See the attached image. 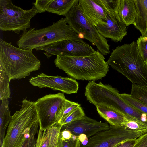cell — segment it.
Wrapping results in <instances>:
<instances>
[{"instance_id":"1","label":"cell","mask_w":147,"mask_h":147,"mask_svg":"<svg viewBox=\"0 0 147 147\" xmlns=\"http://www.w3.org/2000/svg\"><path fill=\"white\" fill-rule=\"evenodd\" d=\"M105 59L97 50L87 56L58 55L54 63L56 67L75 79L95 81L105 77L109 71V66Z\"/></svg>"},{"instance_id":"2","label":"cell","mask_w":147,"mask_h":147,"mask_svg":"<svg viewBox=\"0 0 147 147\" xmlns=\"http://www.w3.org/2000/svg\"><path fill=\"white\" fill-rule=\"evenodd\" d=\"M112 50L107 64L132 84L147 86V65L138 51L136 41L118 46Z\"/></svg>"},{"instance_id":"3","label":"cell","mask_w":147,"mask_h":147,"mask_svg":"<svg viewBox=\"0 0 147 147\" xmlns=\"http://www.w3.org/2000/svg\"><path fill=\"white\" fill-rule=\"evenodd\" d=\"M82 39L68 24L66 18H62L46 27L32 28L23 31L16 43L20 49L32 50L59 41Z\"/></svg>"},{"instance_id":"4","label":"cell","mask_w":147,"mask_h":147,"mask_svg":"<svg viewBox=\"0 0 147 147\" xmlns=\"http://www.w3.org/2000/svg\"><path fill=\"white\" fill-rule=\"evenodd\" d=\"M32 50L16 47L2 39H0V66L10 79H20L39 69L40 60Z\"/></svg>"},{"instance_id":"5","label":"cell","mask_w":147,"mask_h":147,"mask_svg":"<svg viewBox=\"0 0 147 147\" xmlns=\"http://www.w3.org/2000/svg\"><path fill=\"white\" fill-rule=\"evenodd\" d=\"M39 121L34 102L24 99L19 111L12 116L2 147H21L30 135L32 128Z\"/></svg>"},{"instance_id":"6","label":"cell","mask_w":147,"mask_h":147,"mask_svg":"<svg viewBox=\"0 0 147 147\" xmlns=\"http://www.w3.org/2000/svg\"><path fill=\"white\" fill-rule=\"evenodd\" d=\"M38 12L33 6L24 10L14 5L11 0H0V29L19 34L30 27V20Z\"/></svg>"},{"instance_id":"7","label":"cell","mask_w":147,"mask_h":147,"mask_svg":"<svg viewBox=\"0 0 147 147\" xmlns=\"http://www.w3.org/2000/svg\"><path fill=\"white\" fill-rule=\"evenodd\" d=\"M78 1L77 0L69 12L65 16L67 24L80 36V34L82 35V39L87 40L96 46L103 55L109 54L110 45L107 40L84 17L78 7Z\"/></svg>"},{"instance_id":"8","label":"cell","mask_w":147,"mask_h":147,"mask_svg":"<svg viewBox=\"0 0 147 147\" xmlns=\"http://www.w3.org/2000/svg\"><path fill=\"white\" fill-rule=\"evenodd\" d=\"M87 100L95 106L103 105L117 110L125 114L130 105L119 96L118 90L109 84L89 82L85 88Z\"/></svg>"},{"instance_id":"9","label":"cell","mask_w":147,"mask_h":147,"mask_svg":"<svg viewBox=\"0 0 147 147\" xmlns=\"http://www.w3.org/2000/svg\"><path fill=\"white\" fill-rule=\"evenodd\" d=\"M110 125L109 129L89 138L86 145H83L80 142L78 147H114L125 141L136 139L147 133V130L133 131L124 126Z\"/></svg>"},{"instance_id":"10","label":"cell","mask_w":147,"mask_h":147,"mask_svg":"<svg viewBox=\"0 0 147 147\" xmlns=\"http://www.w3.org/2000/svg\"><path fill=\"white\" fill-rule=\"evenodd\" d=\"M66 98L63 93L46 95L34 102L39 129H47L56 124L57 113Z\"/></svg>"},{"instance_id":"11","label":"cell","mask_w":147,"mask_h":147,"mask_svg":"<svg viewBox=\"0 0 147 147\" xmlns=\"http://www.w3.org/2000/svg\"><path fill=\"white\" fill-rule=\"evenodd\" d=\"M42 50L47 58L53 55H62L72 57H85L90 55L96 51L82 39L59 41L49 45L35 49Z\"/></svg>"},{"instance_id":"12","label":"cell","mask_w":147,"mask_h":147,"mask_svg":"<svg viewBox=\"0 0 147 147\" xmlns=\"http://www.w3.org/2000/svg\"><path fill=\"white\" fill-rule=\"evenodd\" d=\"M29 82L33 86L40 88H48L67 94L77 93L79 88L78 82L72 78L50 76L43 73L32 77Z\"/></svg>"},{"instance_id":"13","label":"cell","mask_w":147,"mask_h":147,"mask_svg":"<svg viewBox=\"0 0 147 147\" xmlns=\"http://www.w3.org/2000/svg\"><path fill=\"white\" fill-rule=\"evenodd\" d=\"M110 127L106 122L98 121L85 115L62 126L61 129L68 130L77 136L84 134L89 138L100 131L109 129Z\"/></svg>"},{"instance_id":"14","label":"cell","mask_w":147,"mask_h":147,"mask_svg":"<svg viewBox=\"0 0 147 147\" xmlns=\"http://www.w3.org/2000/svg\"><path fill=\"white\" fill-rule=\"evenodd\" d=\"M107 15L106 19L96 27L106 38L115 42H121L127 34V26L116 17Z\"/></svg>"},{"instance_id":"15","label":"cell","mask_w":147,"mask_h":147,"mask_svg":"<svg viewBox=\"0 0 147 147\" xmlns=\"http://www.w3.org/2000/svg\"><path fill=\"white\" fill-rule=\"evenodd\" d=\"M78 7L88 21L95 27L107 18V15L98 0H79Z\"/></svg>"},{"instance_id":"16","label":"cell","mask_w":147,"mask_h":147,"mask_svg":"<svg viewBox=\"0 0 147 147\" xmlns=\"http://www.w3.org/2000/svg\"><path fill=\"white\" fill-rule=\"evenodd\" d=\"M62 127L60 124H56L47 129H39L35 147H57Z\"/></svg>"},{"instance_id":"17","label":"cell","mask_w":147,"mask_h":147,"mask_svg":"<svg viewBox=\"0 0 147 147\" xmlns=\"http://www.w3.org/2000/svg\"><path fill=\"white\" fill-rule=\"evenodd\" d=\"M96 106L100 116L110 125L116 127L124 126L127 116L124 113L107 106L98 105Z\"/></svg>"},{"instance_id":"18","label":"cell","mask_w":147,"mask_h":147,"mask_svg":"<svg viewBox=\"0 0 147 147\" xmlns=\"http://www.w3.org/2000/svg\"><path fill=\"white\" fill-rule=\"evenodd\" d=\"M118 15L120 21L127 26L136 24V10L134 0H120Z\"/></svg>"},{"instance_id":"19","label":"cell","mask_w":147,"mask_h":147,"mask_svg":"<svg viewBox=\"0 0 147 147\" xmlns=\"http://www.w3.org/2000/svg\"><path fill=\"white\" fill-rule=\"evenodd\" d=\"M136 16L135 27L142 36H147V0H134Z\"/></svg>"},{"instance_id":"20","label":"cell","mask_w":147,"mask_h":147,"mask_svg":"<svg viewBox=\"0 0 147 147\" xmlns=\"http://www.w3.org/2000/svg\"><path fill=\"white\" fill-rule=\"evenodd\" d=\"M77 0H51L46 11L65 16L70 11Z\"/></svg>"},{"instance_id":"21","label":"cell","mask_w":147,"mask_h":147,"mask_svg":"<svg viewBox=\"0 0 147 147\" xmlns=\"http://www.w3.org/2000/svg\"><path fill=\"white\" fill-rule=\"evenodd\" d=\"M1 101L0 106V140L1 147H2L6 131L12 118L9 107L8 99Z\"/></svg>"},{"instance_id":"22","label":"cell","mask_w":147,"mask_h":147,"mask_svg":"<svg viewBox=\"0 0 147 147\" xmlns=\"http://www.w3.org/2000/svg\"><path fill=\"white\" fill-rule=\"evenodd\" d=\"M11 80L0 66V100L8 99L11 94L9 82Z\"/></svg>"},{"instance_id":"23","label":"cell","mask_w":147,"mask_h":147,"mask_svg":"<svg viewBox=\"0 0 147 147\" xmlns=\"http://www.w3.org/2000/svg\"><path fill=\"white\" fill-rule=\"evenodd\" d=\"M77 102L65 99L57 113L56 124H60L63 120L74 109L80 106Z\"/></svg>"},{"instance_id":"24","label":"cell","mask_w":147,"mask_h":147,"mask_svg":"<svg viewBox=\"0 0 147 147\" xmlns=\"http://www.w3.org/2000/svg\"><path fill=\"white\" fill-rule=\"evenodd\" d=\"M120 97L126 102L140 112L147 114V105L140 101L130 94H119Z\"/></svg>"},{"instance_id":"25","label":"cell","mask_w":147,"mask_h":147,"mask_svg":"<svg viewBox=\"0 0 147 147\" xmlns=\"http://www.w3.org/2000/svg\"><path fill=\"white\" fill-rule=\"evenodd\" d=\"M98 1L107 14L115 17L120 20L118 13L120 0H98Z\"/></svg>"},{"instance_id":"26","label":"cell","mask_w":147,"mask_h":147,"mask_svg":"<svg viewBox=\"0 0 147 147\" xmlns=\"http://www.w3.org/2000/svg\"><path fill=\"white\" fill-rule=\"evenodd\" d=\"M130 94L147 105V86L132 84Z\"/></svg>"},{"instance_id":"27","label":"cell","mask_w":147,"mask_h":147,"mask_svg":"<svg viewBox=\"0 0 147 147\" xmlns=\"http://www.w3.org/2000/svg\"><path fill=\"white\" fill-rule=\"evenodd\" d=\"M124 126L128 129L133 131L147 130V125L129 116L127 117Z\"/></svg>"},{"instance_id":"28","label":"cell","mask_w":147,"mask_h":147,"mask_svg":"<svg viewBox=\"0 0 147 147\" xmlns=\"http://www.w3.org/2000/svg\"><path fill=\"white\" fill-rule=\"evenodd\" d=\"M85 115L84 112L81 106L77 107L61 121L60 124L62 126L80 119Z\"/></svg>"},{"instance_id":"29","label":"cell","mask_w":147,"mask_h":147,"mask_svg":"<svg viewBox=\"0 0 147 147\" xmlns=\"http://www.w3.org/2000/svg\"><path fill=\"white\" fill-rule=\"evenodd\" d=\"M136 42L138 51L145 63L147 65V36H140Z\"/></svg>"},{"instance_id":"30","label":"cell","mask_w":147,"mask_h":147,"mask_svg":"<svg viewBox=\"0 0 147 147\" xmlns=\"http://www.w3.org/2000/svg\"><path fill=\"white\" fill-rule=\"evenodd\" d=\"M80 143L78 136L73 135L70 139H66L59 134L57 147H78Z\"/></svg>"},{"instance_id":"31","label":"cell","mask_w":147,"mask_h":147,"mask_svg":"<svg viewBox=\"0 0 147 147\" xmlns=\"http://www.w3.org/2000/svg\"><path fill=\"white\" fill-rule=\"evenodd\" d=\"M39 126V123L38 121L32 127L27 147H35L36 140V136L38 132V128Z\"/></svg>"},{"instance_id":"32","label":"cell","mask_w":147,"mask_h":147,"mask_svg":"<svg viewBox=\"0 0 147 147\" xmlns=\"http://www.w3.org/2000/svg\"><path fill=\"white\" fill-rule=\"evenodd\" d=\"M51 0H36L32 3L38 10V13L46 11L47 6Z\"/></svg>"},{"instance_id":"33","label":"cell","mask_w":147,"mask_h":147,"mask_svg":"<svg viewBox=\"0 0 147 147\" xmlns=\"http://www.w3.org/2000/svg\"><path fill=\"white\" fill-rule=\"evenodd\" d=\"M133 147H147V133L136 139Z\"/></svg>"},{"instance_id":"34","label":"cell","mask_w":147,"mask_h":147,"mask_svg":"<svg viewBox=\"0 0 147 147\" xmlns=\"http://www.w3.org/2000/svg\"><path fill=\"white\" fill-rule=\"evenodd\" d=\"M136 139L125 141L118 144L114 147H133L136 143Z\"/></svg>"},{"instance_id":"35","label":"cell","mask_w":147,"mask_h":147,"mask_svg":"<svg viewBox=\"0 0 147 147\" xmlns=\"http://www.w3.org/2000/svg\"><path fill=\"white\" fill-rule=\"evenodd\" d=\"M59 134L62 138L66 139H70L73 135L70 131L66 129H61Z\"/></svg>"},{"instance_id":"36","label":"cell","mask_w":147,"mask_h":147,"mask_svg":"<svg viewBox=\"0 0 147 147\" xmlns=\"http://www.w3.org/2000/svg\"><path fill=\"white\" fill-rule=\"evenodd\" d=\"M80 144L83 145H86L88 141L89 138L84 134H81L78 136Z\"/></svg>"},{"instance_id":"37","label":"cell","mask_w":147,"mask_h":147,"mask_svg":"<svg viewBox=\"0 0 147 147\" xmlns=\"http://www.w3.org/2000/svg\"><path fill=\"white\" fill-rule=\"evenodd\" d=\"M29 137H30V136L26 139V140H25L24 142L23 143L22 145L21 146V147H27L28 144V142Z\"/></svg>"},{"instance_id":"38","label":"cell","mask_w":147,"mask_h":147,"mask_svg":"<svg viewBox=\"0 0 147 147\" xmlns=\"http://www.w3.org/2000/svg\"></svg>"}]
</instances>
